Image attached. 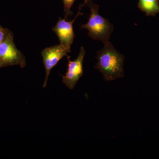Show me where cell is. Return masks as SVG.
I'll list each match as a JSON object with an SVG mask.
<instances>
[{"label":"cell","instance_id":"6da1fadb","mask_svg":"<svg viewBox=\"0 0 159 159\" xmlns=\"http://www.w3.org/2000/svg\"><path fill=\"white\" fill-rule=\"evenodd\" d=\"M103 44L102 50L97 52L96 57L98 61L95 69L99 70L107 81L124 77V56L114 48L110 42Z\"/></svg>","mask_w":159,"mask_h":159},{"label":"cell","instance_id":"7a4b0ae2","mask_svg":"<svg viewBox=\"0 0 159 159\" xmlns=\"http://www.w3.org/2000/svg\"><path fill=\"white\" fill-rule=\"evenodd\" d=\"M85 5L89 7L91 13L88 21L80 25L81 29H87L89 31L88 36L92 39L101 41L103 43L108 42L113 31V25L99 14V6L94 4L92 0H85L84 4L80 6L82 7Z\"/></svg>","mask_w":159,"mask_h":159},{"label":"cell","instance_id":"3957f363","mask_svg":"<svg viewBox=\"0 0 159 159\" xmlns=\"http://www.w3.org/2000/svg\"><path fill=\"white\" fill-rule=\"evenodd\" d=\"M0 63L2 68L16 65L21 68L25 66V57L15 46L13 34L10 31L0 43Z\"/></svg>","mask_w":159,"mask_h":159},{"label":"cell","instance_id":"277c9868","mask_svg":"<svg viewBox=\"0 0 159 159\" xmlns=\"http://www.w3.org/2000/svg\"><path fill=\"white\" fill-rule=\"evenodd\" d=\"M70 52L71 48L61 44L46 48L42 51L41 55L46 73L43 88H45L47 86V82L51 70L63 57L65 56L68 57V53Z\"/></svg>","mask_w":159,"mask_h":159},{"label":"cell","instance_id":"5b68a950","mask_svg":"<svg viewBox=\"0 0 159 159\" xmlns=\"http://www.w3.org/2000/svg\"><path fill=\"white\" fill-rule=\"evenodd\" d=\"M85 50L83 47L80 48L78 57L74 61L70 60L68 57V69L65 76H62L63 83L70 89L73 90L80 78L83 74V63L85 55Z\"/></svg>","mask_w":159,"mask_h":159},{"label":"cell","instance_id":"8992f818","mask_svg":"<svg viewBox=\"0 0 159 159\" xmlns=\"http://www.w3.org/2000/svg\"><path fill=\"white\" fill-rule=\"evenodd\" d=\"M81 8L82 7L80 6L78 13L72 21H68L65 19L59 18L56 25L52 29L53 31H54L58 38L61 44L71 48L75 38L73 24L79 16L83 14L80 12Z\"/></svg>","mask_w":159,"mask_h":159},{"label":"cell","instance_id":"52a82bcc","mask_svg":"<svg viewBox=\"0 0 159 159\" xmlns=\"http://www.w3.org/2000/svg\"><path fill=\"white\" fill-rule=\"evenodd\" d=\"M139 7L148 14H153L159 11V5L157 0H139Z\"/></svg>","mask_w":159,"mask_h":159},{"label":"cell","instance_id":"ba28073f","mask_svg":"<svg viewBox=\"0 0 159 159\" xmlns=\"http://www.w3.org/2000/svg\"><path fill=\"white\" fill-rule=\"evenodd\" d=\"M75 2V0H63L64 5V11L65 13V19L68 20L73 14L71 10V7Z\"/></svg>","mask_w":159,"mask_h":159},{"label":"cell","instance_id":"9c48e42d","mask_svg":"<svg viewBox=\"0 0 159 159\" xmlns=\"http://www.w3.org/2000/svg\"><path fill=\"white\" fill-rule=\"evenodd\" d=\"M10 30L4 29L0 25V43L6 38Z\"/></svg>","mask_w":159,"mask_h":159},{"label":"cell","instance_id":"30bf717a","mask_svg":"<svg viewBox=\"0 0 159 159\" xmlns=\"http://www.w3.org/2000/svg\"><path fill=\"white\" fill-rule=\"evenodd\" d=\"M2 68V66H1V63H0V68Z\"/></svg>","mask_w":159,"mask_h":159}]
</instances>
